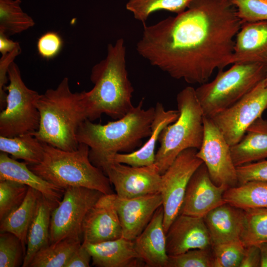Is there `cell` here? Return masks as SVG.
Returning a JSON list of instances; mask_svg holds the SVG:
<instances>
[{"label":"cell","instance_id":"6da1fadb","mask_svg":"<svg viewBox=\"0 0 267 267\" xmlns=\"http://www.w3.org/2000/svg\"><path fill=\"white\" fill-rule=\"evenodd\" d=\"M242 24L230 0H192L176 16L143 24L136 50L173 78L201 85L231 64Z\"/></svg>","mask_w":267,"mask_h":267},{"label":"cell","instance_id":"7a4b0ae2","mask_svg":"<svg viewBox=\"0 0 267 267\" xmlns=\"http://www.w3.org/2000/svg\"><path fill=\"white\" fill-rule=\"evenodd\" d=\"M143 102V98L125 116L106 124H94L88 119L81 124L77 140L89 147V158L94 166L103 171L116 154L137 150L143 139L149 136L155 107L144 109Z\"/></svg>","mask_w":267,"mask_h":267},{"label":"cell","instance_id":"3957f363","mask_svg":"<svg viewBox=\"0 0 267 267\" xmlns=\"http://www.w3.org/2000/svg\"><path fill=\"white\" fill-rule=\"evenodd\" d=\"M37 107L40 124L32 133L41 141L66 151L77 149L81 124L89 119L90 107L86 91L73 92L65 77L55 89L41 94Z\"/></svg>","mask_w":267,"mask_h":267},{"label":"cell","instance_id":"277c9868","mask_svg":"<svg viewBox=\"0 0 267 267\" xmlns=\"http://www.w3.org/2000/svg\"><path fill=\"white\" fill-rule=\"evenodd\" d=\"M126 48L123 38L108 44L105 58L92 68L90 79L94 85L86 91L89 106V120L105 114L114 119L125 116L134 107V88L128 78Z\"/></svg>","mask_w":267,"mask_h":267},{"label":"cell","instance_id":"5b68a950","mask_svg":"<svg viewBox=\"0 0 267 267\" xmlns=\"http://www.w3.org/2000/svg\"><path fill=\"white\" fill-rule=\"evenodd\" d=\"M89 151L84 143H79L75 150L66 151L45 143L42 161L28 167L44 179L65 189L83 187L104 194L114 193L108 177L90 161Z\"/></svg>","mask_w":267,"mask_h":267},{"label":"cell","instance_id":"8992f818","mask_svg":"<svg viewBox=\"0 0 267 267\" xmlns=\"http://www.w3.org/2000/svg\"><path fill=\"white\" fill-rule=\"evenodd\" d=\"M177 120L161 132L160 146L155 153L154 164L162 175L182 151L199 150L204 136V114L195 89L186 87L177 94Z\"/></svg>","mask_w":267,"mask_h":267},{"label":"cell","instance_id":"52a82bcc","mask_svg":"<svg viewBox=\"0 0 267 267\" xmlns=\"http://www.w3.org/2000/svg\"><path fill=\"white\" fill-rule=\"evenodd\" d=\"M267 75L265 63H238L227 70H219L213 81L195 89L204 115L211 117L228 108L264 80Z\"/></svg>","mask_w":267,"mask_h":267},{"label":"cell","instance_id":"ba28073f","mask_svg":"<svg viewBox=\"0 0 267 267\" xmlns=\"http://www.w3.org/2000/svg\"><path fill=\"white\" fill-rule=\"evenodd\" d=\"M7 75L9 83L5 87L8 92L6 106L0 113V136L11 137L33 133L39 127L37 102L41 94L26 86L14 61Z\"/></svg>","mask_w":267,"mask_h":267},{"label":"cell","instance_id":"9c48e42d","mask_svg":"<svg viewBox=\"0 0 267 267\" xmlns=\"http://www.w3.org/2000/svg\"><path fill=\"white\" fill-rule=\"evenodd\" d=\"M103 194L99 191L83 187L65 189L61 200L51 214L50 244L68 238L80 239L86 215Z\"/></svg>","mask_w":267,"mask_h":267},{"label":"cell","instance_id":"30bf717a","mask_svg":"<svg viewBox=\"0 0 267 267\" xmlns=\"http://www.w3.org/2000/svg\"><path fill=\"white\" fill-rule=\"evenodd\" d=\"M197 151L195 148L182 151L161 175L160 193L162 199L163 225L166 233L180 213L192 176L203 163L196 156Z\"/></svg>","mask_w":267,"mask_h":267},{"label":"cell","instance_id":"8fae6325","mask_svg":"<svg viewBox=\"0 0 267 267\" xmlns=\"http://www.w3.org/2000/svg\"><path fill=\"white\" fill-rule=\"evenodd\" d=\"M264 80L233 105L210 117L230 146L238 142L249 126L267 109Z\"/></svg>","mask_w":267,"mask_h":267},{"label":"cell","instance_id":"7c38bea8","mask_svg":"<svg viewBox=\"0 0 267 267\" xmlns=\"http://www.w3.org/2000/svg\"><path fill=\"white\" fill-rule=\"evenodd\" d=\"M204 136L196 156L205 165L213 182L228 188L238 184L230 146L210 117L204 116Z\"/></svg>","mask_w":267,"mask_h":267},{"label":"cell","instance_id":"4fadbf2b","mask_svg":"<svg viewBox=\"0 0 267 267\" xmlns=\"http://www.w3.org/2000/svg\"><path fill=\"white\" fill-rule=\"evenodd\" d=\"M103 171L109 178L116 194L133 198L160 192L161 175L157 166L134 167L112 162Z\"/></svg>","mask_w":267,"mask_h":267},{"label":"cell","instance_id":"5bb4252c","mask_svg":"<svg viewBox=\"0 0 267 267\" xmlns=\"http://www.w3.org/2000/svg\"><path fill=\"white\" fill-rule=\"evenodd\" d=\"M228 188L216 185L206 166L202 164L188 182L179 214L203 218L210 211L226 203L223 194Z\"/></svg>","mask_w":267,"mask_h":267},{"label":"cell","instance_id":"9a60e30c","mask_svg":"<svg viewBox=\"0 0 267 267\" xmlns=\"http://www.w3.org/2000/svg\"><path fill=\"white\" fill-rule=\"evenodd\" d=\"M114 194H103L87 213L82 226L84 242L95 244L122 237Z\"/></svg>","mask_w":267,"mask_h":267},{"label":"cell","instance_id":"2e32d148","mask_svg":"<svg viewBox=\"0 0 267 267\" xmlns=\"http://www.w3.org/2000/svg\"><path fill=\"white\" fill-rule=\"evenodd\" d=\"M169 256L194 249H209L212 241L203 218L179 214L166 233Z\"/></svg>","mask_w":267,"mask_h":267},{"label":"cell","instance_id":"e0dca14e","mask_svg":"<svg viewBox=\"0 0 267 267\" xmlns=\"http://www.w3.org/2000/svg\"><path fill=\"white\" fill-rule=\"evenodd\" d=\"M114 203L120 221L122 237L134 240L144 230L162 205L160 192L133 198L114 194Z\"/></svg>","mask_w":267,"mask_h":267},{"label":"cell","instance_id":"ac0fdd59","mask_svg":"<svg viewBox=\"0 0 267 267\" xmlns=\"http://www.w3.org/2000/svg\"><path fill=\"white\" fill-rule=\"evenodd\" d=\"M163 219L162 205L156 211L144 230L134 240L135 249L145 267L167 266L169 256L167 253Z\"/></svg>","mask_w":267,"mask_h":267},{"label":"cell","instance_id":"d6986e66","mask_svg":"<svg viewBox=\"0 0 267 267\" xmlns=\"http://www.w3.org/2000/svg\"><path fill=\"white\" fill-rule=\"evenodd\" d=\"M82 243L91 255L92 265L95 267H145L135 249L134 240L121 237L95 244Z\"/></svg>","mask_w":267,"mask_h":267},{"label":"cell","instance_id":"ffe728a7","mask_svg":"<svg viewBox=\"0 0 267 267\" xmlns=\"http://www.w3.org/2000/svg\"><path fill=\"white\" fill-rule=\"evenodd\" d=\"M244 62L267 63V21L242 24L235 37L230 63Z\"/></svg>","mask_w":267,"mask_h":267},{"label":"cell","instance_id":"44dd1931","mask_svg":"<svg viewBox=\"0 0 267 267\" xmlns=\"http://www.w3.org/2000/svg\"><path fill=\"white\" fill-rule=\"evenodd\" d=\"M179 115L177 110H166L160 102L155 107V115L151 125V132L148 140L137 150L127 153H117L113 161L134 167L146 166L154 164L155 147L162 130L175 122ZM112 161V162H113Z\"/></svg>","mask_w":267,"mask_h":267},{"label":"cell","instance_id":"7402d4cb","mask_svg":"<svg viewBox=\"0 0 267 267\" xmlns=\"http://www.w3.org/2000/svg\"><path fill=\"white\" fill-rule=\"evenodd\" d=\"M244 216L243 209L225 203L203 218L212 245L240 240Z\"/></svg>","mask_w":267,"mask_h":267},{"label":"cell","instance_id":"603a6c76","mask_svg":"<svg viewBox=\"0 0 267 267\" xmlns=\"http://www.w3.org/2000/svg\"><path fill=\"white\" fill-rule=\"evenodd\" d=\"M26 162H19L9 157L7 154H0V180L16 181L40 191L43 196L59 203L65 189L44 179L28 167Z\"/></svg>","mask_w":267,"mask_h":267},{"label":"cell","instance_id":"cb8c5ba5","mask_svg":"<svg viewBox=\"0 0 267 267\" xmlns=\"http://www.w3.org/2000/svg\"><path fill=\"white\" fill-rule=\"evenodd\" d=\"M230 151L236 167L267 158V120L258 118Z\"/></svg>","mask_w":267,"mask_h":267},{"label":"cell","instance_id":"d4e9b609","mask_svg":"<svg viewBox=\"0 0 267 267\" xmlns=\"http://www.w3.org/2000/svg\"><path fill=\"white\" fill-rule=\"evenodd\" d=\"M58 204L43 195L39 198L27 233L26 252L22 267H29L35 254L50 244L51 216Z\"/></svg>","mask_w":267,"mask_h":267},{"label":"cell","instance_id":"484cf974","mask_svg":"<svg viewBox=\"0 0 267 267\" xmlns=\"http://www.w3.org/2000/svg\"><path fill=\"white\" fill-rule=\"evenodd\" d=\"M42 195L40 191L29 187L22 203L0 220V232H8L17 236L26 251L28 229Z\"/></svg>","mask_w":267,"mask_h":267},{"label":"cell","instance_id":"4316f807","mask_svg":"<svg viewBox=\"0 0 267 267\" xmlns=\"http://www.w3.org/2000/svg\"><path fill=\"white\" fill-rule=\"evenodd\" d=\"M44 144L31 133L14 137L0 136V150L28 165L40 163L44 155Z\"/></svg>","mask_w":267,"mask_h":267},{"label":"cell","instance_id":"83f0119b","mask_svg":"<svg viewBox=\"0 0 267 267\" xmlns=\"http://www.w3.org/2000/svg\"><path fill=\"white\" fill-rule=\"evenodd\" d=\"M223 199L243 210L267 208V181H251L228 188L223 194Z\"/></svg>","mask_w":267,"mask_h":267},{"label":"cell","instance_id":"f1b7e54d","mask_svg":"<svg viewBox=\"0 0 267 267\" xmlns=\"http://www.w3.org/2000/svg\"><path fill=\"white\" fill-rule=\"evenodd\" d=\"M81 244L80 239L71 238L49 244L35 254L29 267H65Z\"/></svg>","mask_w":267,"mask_h":267},{"label":"cell","instance_id":"f546056e","mask_svg":"<svg viewBox=\"0 0 267 267\" xmlns=\"http://www.w3.org/2000/svg\"><path fill=\"white\" fill-rule=\"evenodd\" d=\"M21 0H0V33L17 34L34 26L33 18L20 6Z\"/></svg>","mask_w":267,"mask_h":267},{"label":"cell","instance_id":"4dcf8cb0","mask_svg":"<svg viewBox=\"0 0 267 267\" xmlns=\"http://www.w3.org/2000/svg\"><path fill=\"white\" fill-rule=\"evenodd\" d=\"M240 240L245 247L267 242V208L244 210Z\"/></svg>","mask_w":267,"mask_h":267},{"label":"cell","instance_id":"1f68e13d","mask_svg":"<svg viewBox=\"0 0 267 267\" xmlns=\"http://www.w3.org/2000/svg\"><path fill=\"white\" fill-rule=\"evenodd\" d=\"M192 0H129L126 9L134 18L144 24L152 13L166 10L179 14L188 7Z\"/></svg>","mask_w":267,"mask_h":267},{"label":"cell","instance_id":"d6a6232c","mask_svg":"<svg viewBox=\"0 0 267 267\" xmlns=\"http://www.w3.org/2000/svg\"><path fill=\"white\" fill-rule=\"evenodd\" d=\"M21 240L14 234H0V267H19L22 266L26 254Z\"/></svg>","mask_w":267,"mask_h":267},{"label":"cell","instance_id":"836d02e7","mask_svg":"<svg viewBox=\"0 0 267 267\" xmlns=\"http://www.w3.org/2000/svg\"><path fill=\"white\" fill-rule=\"evenodd\" d=\"M244 250L240 240L212 245L213 267H239Z\"/></svg>","mask_w":267,"mask_h":267},{"label":"cell","instance_id":"e575fe53","mask_svg":"<svg viewBox=\"0 0 267 267\" xmlns=\"http://www.w3.org/2000/svg\"><path fill=\"white\" fill-rule=\"evenodd\" d=\"M28 188L16 181L0 180V220L22 203Z\"/></svg>","mask_w":267,"mask_h":267},{"label":"cell","instance_id":"d590c367","mask_svg":"<svg viewBox=\"0 0 267 267\" xmlns=\"http://www.w3.org/2000/svg\"><path fill=\"white\" fill-rule=\"evenodd\" d=\"M167 267H213L212 248L194 249L169 256Z\"/></svg>","mask_w":267,"mask_h":267},{"label":"cell","instance_id":"8d00e7d4","mask_svg":"<svg viewBox=\"0 0 267 267\" xmlns=\"http://www.w3.org/2000/svg\"><path fill=\"white\" fill-rule=\"evenodd\" d=\"M243 23L267 21V0H230Z\"/></svg>","mask_w":267,"mask_h":267},{"label":"cell","instance_id":"74e56055","mask_svg":"<svg viewBox=\"0 0 267 267\" xmlns=\"http://www.w3.org/2000/svg\"><path fill=\"white\" fill-rule=\"evenodd\" d=\"M238 185L251 181H267V160H262L237 166Z\"/></svg>","mask_w":267,"mask_h":267},{"label":"cell","instance_id":"f35d334b","mask_svg":"<svg viewBox=\"0 0 267 267\" xmlns=\"http://www.w3.org/2000/svg\"><path fill=\"white\" fill-rule=\"evenodd\" d=\"M63 41L59 35L54 32H48L38 40L37 50L43 58L49 59L55 57L60 51Z\"/></svg>","mask_w":267,"mask_h":267},{"label":"cell","instance_id":"ab89813d","mask_svg":"<svg viewBox=\"0 0 267 267\" xmlns=\"http://www.w3.org/2000/svg\"><path fill=\"white\" fill-rule=\"evenodd\" d=\"M20 45L7 54L2 55L0 59V106L3 110L6 105L7 94L5 92V84L8 80V68L17 56L21 52Z\"/></svg>","mask_w":267,"mask_h":267},{"label":"cell","instance_id":"60d3db41","mask_svg":"<svg viewBox=\"0 0 267 267\" xmlns=\"http://www.w3.org/2000/svg\"><path fill=\"white\" fill-rule=\"evenodd\" d=\"M261 255L258 245L245 247L239 267H260Z\"/></svg>","mask_w":267,"mask_h":267},{"label":"cell","instance_id":"b9f144b4","mask_svg":"<svg viewBox=\"0 0 267 267\" xmlns=\"http://www.w3.org/2000/svg\"><path fill=\"white\" fill-rule=\"evenodd\" d=\"M91 257L88 250L82 243L73 254L65 267H89Z\"/></svg>","mask_w":267,"mask_h":267},{"label":"cell","instance_id":"7bdbcfd3","mask_svg":"<svg viewBox=\"0 0 267 267\" xmlns=\"http://www.w3.org/2000/svg\"><path fill=\"white\" fill-rule=\"evenodd\" d=\"M19 45L18 42L11 40L8 37L0 33V52L2 55L11 52Z\"/></svg>","mask_w":267,"mask_h":267},{"label":"cell","instance_id":"ee69618b","mask_svg":"<svg viewBox=\"0 0 267 267\" xmlns=\"http://www.w3.org/2000/svg\"><path fill=\"white\" fill-rule=\"evenodd\" d=\"M258 245L261 255L260 267H267V242L261 243Z\"/></svg>","mask_w":267,"mask_h":267},{"label":"cell","instance_id":"f6af8a7d","mask_svg":"<svg viewBox=\"0 0 267 267\" xmlns=\"http://www.w3.org/2000/svg\"><path fill=\"white\" fill-rule=\"evenodd\" d=\"M264 82H265V85L267 86V75L266 78L264 80Z\"/></svg>","mask_w":267,"mask_h":267}]
</instances>
